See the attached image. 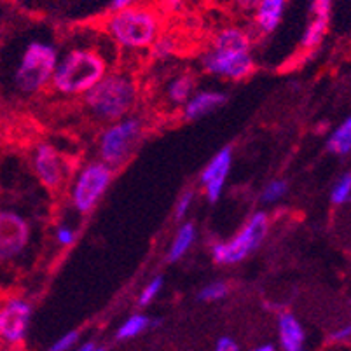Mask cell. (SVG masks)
Returning a JSON list of instances; mask_svg holds the SVG:
<instances>
[{
  "instance_id": "12",
  "label": "cell",
  "mask_w": 351,
  "mask_h": 351,
  "mask_svg": "<svg viewBox=\"0 0 351 351\" xmlns=\"http://www.w3.org/2000/svg\"><path fill=\"white\" fill-rule=\"evenodd\" d=\"M232 165V147H222L201 173V186L205 189V196L210 203H217L224 193L226 180L231 171Z\"/></svg>"
},
{
  "instance_id": "34",
  "label": "cell",
  "mask_w": 351,
  "mask_h": 351,
  "mask_svg": "<svg viewBox=\"0 0 351 351\" xmlns=\"http://www.w3.org/2000/svg\"><path fill=\"white\" fill-rule=\"evenodd\" d=\"M250 351H276V348H274L273 344H261V346L254 348V350Z\"/></svg>"
},
{
  "instance_id": "9",
  "label": "cell",
  "mask_w": 351,
  "mask_h": 351,
  "mask_svg": "<svg viewBox=\"0 0 351 351\" xmlns=\"http://www.w3.org/2000/svg\"><path fill=\"white\" fill-rule=\"evenodd\" d=\"M32 241L30 220L8 205H0V264L18 261Z\"/></svg>"
},
{
  "instance_id": "7",
  "label": "cell",
  "mask_w": 351,
  "mask_h": 351,
  "mask_svg": "<svg viewBox=\"0 0 351 351\" xmlns=\"http://www.w3.org/2000/svg\"><path fill=\"white\" fill-rule=\"evenodd\" d=\"M269 231L267 213L257 212L247 220V224L239 229L228 241H217L212 245V257L219 266H231L250 257L266 239Z\"/></svg>"
},
{
  "instance_id": "6",
  "label": "cell",
  "mask_w": 351,
  "mask_h": 351,
  "mask_svg": "<svg viewBox=\"0 0 351 351\" xmlns=\"http://www.w3.org/2000/svg\"><path fill=\"white\" fill-rule=\"evenodd\" d=\"M143 136L142 119L133 116L110 123L98 138V154L100 161L110 166L112 170L126 165L136 151Z\"/></svg>"
},
{
  "instance_id": "18",
  "label": "cell",
  "mask_w": 351,
  "mask_h": 351,
  "mask_svg": "<svg viewBox=\"0 0 351 351\" xmlns=\"http://www.w3.org/2000/svg\"><path fill=\"white\" fill-rule=\"evenodd\" d=\"M327 151L336 156H348L351 152V119L346 117L339 126L332 130L327 138Z\"/></svg>"
},
{
  "instance_id": "5",
  "label": "cell",
  "mask_w": 351,
  "mask_h": 351,
  "mask_svg": "<svg viewBox=\"0 0 351 351\" xmlns=\"http://www.w3.org/2000/svg\"><path fill=\"white\" fill-rule=\"evenodd\" d=\"M105 32L123 49H149L161 35V20L154 9L133 5L110 12L105 21Z\"/></svg>"
},
{
  "instance_id": "14",
  "label": "cell",
  "mask_w": 351,
  "mask_h": 351,
  "mask_svg": "<svg viewBox=\"0 0 351 351\" xmlns=\"http://www.w3.org/2000/svg\"><path fill=\"white\" fill-rule=\"evenodd\" d=\"M289 0H258L254 8V27L257 34L271 35L278 30Z\"/></svg>"
},
{
  "instance_id": "26",
  "label": "cell",
  "mask_w": 351,
  "mask_h": 351,
  "mask_svg": "<svg viewBox=\"0 0 351 351\" xmlns=\"http://www.w3.org/2000/svg\"><path fill=\"white\" fill-rule=\"evenodd\" d=\"M79 339H81V334L77 330H70L54 341L47 351H70L77 346Z\"/></svg>"
},
{
  "instance_id": "1",
  "label": "cell",
  "mask_w": 351,
  "mask_h": 351,
  "mask_svg": "<svg viewBox=\"0 0 351 351\" xmlns=\"http://www.w3.org/2000/svg\"><path fill=\"white\" fill-rule=\"evenodd\" d=\"M203 69L220 79L243 81L254 70L252 37L239 27H226L213 37L212 47L203 56Z\"/></svg>"
},
{
  "instance_id": "25",
  "label": "cell",
  "mask_w": 351,
  "mask_h": 351,
  "mask_svg": "<svg viewBox=\"0 0 351 351\" xmlns=\"http://www.w3.org/2000/svg\"><path fill=\"white\" fill-rule=\"evenodd\" d=\"M149 49L152 51V56L156 60H166L175 53V43L170 37H166V35H159Z\"/></svg>"
},
{
  "instance_id": "31",
  "label": "cell",
  "mask_w": 351,
  "mask_h": 351,
  "mask_svg": "<svg viewBox=\"0 0 351 351\" xmlns=\"http://www.w3.org/2000/svg\"><path fill=\"white\" fill-rule=\"evenodd\" d=\"M215 351H239V346H238V343L232 339V337L224 336L217 341Z\"/></svg>"
},
{
  "instance_id": "13",
  "label": "cell",
  "mask_w": 351,
  "mask_h": 351,
  "mask_svg": "<svg viewBox=\"0 0 351 351\" xmlns=\"http://www.w3.org/2000/svg\"><path fill=\"white\" fill-rule=\"evenodd\" d=\"M228 97L222 91L217 89H203V91H194L191 95L189 100L184 104V119L186 121H196L201 117L208 116V114L215 112L220 107H224Z\"/></svg>"
},
{
  "instance_id": "8",
  "label": "cell",
  "mask_w": 351,
  "mask_h": 351,
  "mask_svg": "<svg viewBox=\"0 0 351 351\" xmlns=\"http://www.w3.org/2000/svg\"><path fill=\"white\" fill-rule=\"evenodd\" d=\"M112 178L114 170L100 159L86 162L75 173L70 189V201L73 208L82 215L93 212L112 184Z\"/></svg>"
},
{
  "instance_id": "2",
  "label": "cell",
  "mask_w": 351,
  "mask_h": 351,
  "mask_svg": "<svg viewBox=\"0 0 351 351\" xmlns=\"http://www.w3.org/2000/svg\"><path fill=\"white\" fill-rule=\"evenodd\" d=\"M108 73L107 60L93 47H72L54 69L51 88L63 97H82Z\"/></svg>"
},
{
  "instance_id": "32",
  "label": "cell",
  "mask_w": 351,
  "mask_h": 351,
  "mask_svg": "<svg viewBox=\"0 0 351 351\" xmlns=\"http://www.w3.org/2000/svg\"><path fill=\"white\" fill-rule=\"evenodd\" d=\"M258 0H231V4L234 5L236 9H239V11H245V12L254 11V8Z\"/></svg>"
},
{
  "instance_id": "36",
  "label": "cell",
  "mask_w": 351,
  "mask_h": 351,
  "mask_svg": "<svg viewBox=\"0 0 351 351\" xmlns=\"http://www.w3.org/2000/svg\"><path fill=\"white\" fill-rule=\"evenodd\" d=\"M93 351H105V350H104V348H100V346H95Z\"/></svg>"
},
{
  "instance_id": "16",
  "label": "cell",
  "mask_w": 351,
  "mask_h": 351,
  "mask_svg": "<svg viewBox=\"0 0 351 351\" xmlns=\"http://www.w3.org/2000/svg\"><path fill=\"white\" fill-rule=\"evenodd\" d=\"M196 226L193 222H186L178 228L177 234L171 239L170 250H168V261L170 263H178L187 252L193 248L194 241H196Z\"/></svg>"
},
{
  "instance_id": "22",
  "label": "cell",
  "mask_w": 351,
  "mask_h": 351,
  "mask_svg": "<svg viewBox=\"0 0 351 351\" xmlns=\"http://www.w3.org/2000/svg\"><path fill=\"white\" fill-rule=\"evenodd\" d=\"M287 193H289V184H287L285 180L276 178V180H271L269 184L264 187L263 193H261V201L266 203V205H274V203H278L280 199H283V197L287 196Z\"/></svg>"
},
{
  "instance_id": "10",
  "label": "cell",
  "mask_w": 351,
  "mask_h": 351,
  "mask_svg": "<svg viewBox=\"0 0 351 351\" xmlns=\"http://www.w3.org/2000/svg\"><path fill=\"white\" fill-rule=\"evenodd\" d=\"M32 315L34 308L23 295L11 293L0 298V344L5 348L21 346L27 339Z\"/></svg>"
},
{
  "instance_id": "4",
  "label": "cell",
  "mask_w": 351,
  "mask_h": 351,
  "mask_svg": "<svg viewBox=\"0 0 351 351\" xmlns=\"http://www.w3.org/2000/svg\"><path fill=\"white\" fill-rule=\"evenodd\" d=\"M58 58L60 54L54 44L39 39L30 40L12 66L11 84L16 93L32 97L51 86Z\"/></svg>"
},
{
  "instance_id": "28",
  "label": "cell",
  "mask_w": 351,
  "mask_h": 351,
  "mask_svg": "<svg viewBox=\"0 0 351 351\" xmlns=\"http://www.w3.org/2000/svg\"><path fill=\"white\" fill-rule=\"evenodd\" d=\"M332 0H311V18L330 21Z\"/></svg>"
},
{
  "instance_id": "21",
  "label": "cell",
  "mask_w": 351,
  "mask_h": 351,
  "mask_svg": "<svg viewBox=\"0 0 351 351\" xmlns=\"http://www.w3.org/2000/svg\"><path fill=\"white\" fill-rule=\"evenodd\" d=\"M350 199H351V173L350 171H346V173L341 175V177L337 178V182L334 184V187H332L330 201H332V205L343 206V205H348Z\"/></svg>"
},
{
  "instance_id": "23",
  "label": "cell",
  "mask_w": 351,
  "mask_h": 351,
  "mask_svg": "<svg viewBox=\"0 0 351 351\" xmlns=\"http://www.w3.org/2000/svg\"><path fill=\"white\" fill-rule=\"evenodd\" d=\"M229 293V285L226 282H212L205 285L197 292V299L203 302H217L222 301Z\"/></svg>"
},
{
  "instance_id": "27",
  "label": "cell",
  "mask_w": 351,
  "mask_h": 351,
  "mask_svg": "<svg viewBox=\"0 0 351 351\" xmlns=\"http://www.w3.org/2000/svg\"><path fill=\"white\" fill-rule=\"evenodd\" d=\"M54 236H56V241H58L60 247H72V245L75 243V239H77V229L72 228V226L69 224H60L58 228H56Z\"/></svg>"
},
{
  "instance_id": "19",
  "label": "cell",
  "mask_w": 351,
  "mask_h": 351,
  "mask_svg": "<svg viewBox=\"0 0 351 351\" xmlns=\"http://www.w3.org/2000/svg\"><path fill=\"white\" fill-rule=\"evenodd\" d=\"M194 93V79L191 77L189 73H182L177 77L171 79L166 86V97L171 104L175 105H184Z\"/></svg>"
},
{
  "instance_id": "17",
  "label": "cell",
  "mask_w": 351,
  "mask_h": 351,
  "mask_svg": "<svg viewBox=\"0 0 351 351\" xmlns=\"http://www.w3.org/2000/svg\"><path fill=\"white\" fill-rule=\"evenodd\" d=\"M161 322L158 318H152V317H147V315H132L130 318L121 324V327L117 328V339L121 341H128V339H135L138 337L140 334H143L145 330L149 328H154Z\"/></svg>"
},
{
  "instance_id": "29",
  "label": "cell",
  "mask_w": 351,
  "mask_h": 351,
  "mask_svg": "<svg viewBox=\"0 0 351 351\" xmlns=\"http://www.w3.org/2000/svg\"><path fill=\"white\" fill-rule=\"evenodd\" d=\"M193 203H194V193L193 191H186V193L178 197L177 205H175V217H177V219H186L191 206H193Z\"/></svg>"
},
{
  "instance_id": "20",
  "label": "cell",
  "mask_w": 351,
  "mask_h": 351,
  "mask_svg": "<svg viewBox=\"0 0 351 351\" xmlns=\"http://www.w3.org/2000/svg\"><path fill=\"white\" fill-rule=\"evenodd\" d=\"M328 32V21L327 20H318V18H311L306 25L304 32L301 37V46L302 49H315L324 43L325 35Z\"/></svg>"
},
{
  "instance_id": "35",
  "label": "cell",
  "mask_w": 351,
  "mask_h": 351,
  "mask_svg": "<svg viewBox=\"0 0 351 351\" xmlns=\"http://www.w3.org/2000/svg\"><path fill=\"white\" fill-rule=\"evenodd\" d=\"M95 346H97V344H95V343H84V344H82V346L77 348V351H93Z\"/></svg>"
},
{
  "instance_id": "15",
  "label": "cell",
  "mask_w": 351,
  "mask_h": 351,
  "mask_svg": "<svg viewBox=\"0 0 351 351\" xmlns=\"http://www.w3.org/2000/svg\"><path fill=\"white\" fill-rule=\"evenodd\" d=\"M278 339L283 351H304L306 332L292 313L283 311L278 317Z\"/></svg>"
},
{
  "instance_id": "30",
  "label": "cell",
  "mask_w": 351,
  "mask_h": 351,
  "mask_svg": "<svg viewBox=\"0 0 351 351\" xmlns=\"http://www.w3.org/2000/svg\"><path fill=\"white\" fill-rule=\"evenodd\" d=\"M351 337V327L350 325H344V327H339L337 330H334L330 334V341L336 344H348Z\"/></svg>"
},
{
  "instance_id": "11",
  "label": "cell",
  "mask_w": 351,
  "mask_h": 351,
  "mask_svg": "<svg viewBox=\"0 0 351 351\" xmlns=\"http://www.w3.org/2000/svg\"><path fill=\"white\" fill-rule=\"evenodd\" d=\"M35 178L47 191H60L69 177L65 158L49 143H39L32 158Z\"/></svg>"
},
{
  "instance_id": "24",
  "label": "cell",
  "mask_w": 351,
  "mask_h": 351,
  "mask_svg": "<svg viewBox=\"0 0 351 351\" xmlns=\"http://www.w3.org/2000/svg\"><path fill=\"white\" fill-rule=\"evenodd\" d=\"M162 285H165V280H162V276H154L151 282L143 287L142 292H140L138 304L142 306V308H145V306L151 304V302L158 298L159 293H161Z\"/></svg>"
},
{
  "instance_id": "3",
  "label": "cell",
  "mask_w": 351,
  "mask_h": 351,
  "mask_svg": "<svg viewBox=\"0 0 351 351\" xmlns=\"http://www.w3.org/2000/svg\"><path fill=\"white\" fill-rule=\"evenodd\" d=\"M82 97L91 116L110 124L130 116L136 104V86L126 73L112 72L100 79Z\"/></svg>"
},
{
  "instance_id": "33",
  "label": "cell",
  "mask_w": 351,
  "mask_h": 351,
  "mask_svg": "<svg viewBox=\"0 0 351 351\" xmlns=\"http://www.w3.org/2000/svg\"><path fill=\"white\" fill-rule=\"evenodd\" d=\"M136 4V0H112L110 2V12L123 11V9H130Z\"/></svg>"
}]
</instances>
